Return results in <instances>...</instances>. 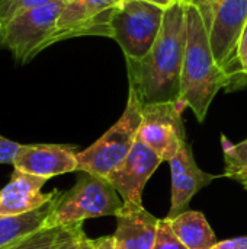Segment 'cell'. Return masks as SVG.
<instances>
[{
	"mask_svg": "<svg viewBox=\"0 0 247 249\" xmlns=\"http://www.w3.org/2000/svg\"><path fill=\"white\" fill-rule=\"evenodd\" d=\"M22 144L0 136V163H13Z\"/></svg>",
	"mask_w": 247,
	"mask_h": 249,
	"instance_id": "cell-22",
	"label": "cell"
},
{
	"mask_svg": "<svg viewBox=\"0 0 247 249\" xmlns=\"http://www.w3.org/2000/svg\"><path fill=\"white\" fill-rule=\"evenodd\" d=\"M185 108L179 101L143 105V120L137 137L162 160H172L186 144L182 120Z\"/></svg>",
	"mask_w": 247,
	"mask_h": 249,
	"instance_id": "cell-8",
	"label": "cell"
},
{
	"mask_svg": "<svg viewBox=\"0 0 247 249\" xmlns=\"http://www.w3.org/2000/svg\"><path fill=\"white\" fill-rule=\"evenodd\" d=\"M92 248L93 249H121V247L116 244L114 236H102L99 239L92 241Z\"/></svg>",
	"mask_w": 247,
	"mask_h": 249,
	"instance_id": "cell-25",
	"label": "cell"
},
{
	"mask_svg": "<svg viewBox=\"0 0 247 249\" xmlns=\"http://www.w3.org/2000/svg\"><path fill=\"white\" fill-rule=\"evenodd\" d=\"M143 120V104L130 89L121 118L92 146L77 153V171L106 178L131 152Z\"/></svg>",
	"mask_w": 247,
	"mask_h": 249,
	"instance_id": "cell-3",
	"label": "cell"
},
{
	"mask_svg": "<svg viewBox=\"0 0 247 249\" xmlns=\"http://www.w3.org/2000/svg\"><path fill=\"white\" fill-rule=\"evenodd\" d=\"M114 238L121 249H153L160 219L143 206H127L118 212Z\"/></svg>",
	"mask_w": 247,
	"mask_h": 249,
	"instance_id": "cell-14",
	"label": "cell"
},
{
	"mask_svg": "<svg viewBox=\"0 0 247 249\" xmlns=\"http://www.w3.org/2000/svg\"><path fill=\"white\" fill-rule=\"evenodd\" d=\"M153 249H188L175 235V232L170 228L169 219H160L157 236Z\"/></svg>",
	"mask_w": 247,
	"mask_h": 249,
	"instance_id": "cell-21",
	"label": "cell"
},
{
	"mask_svg": "<svg viewBox=\"0 0 247 249\" xmlns=\"http://www.w3.org/2000/svg\"><path fill=\"white\" fill-rule=\"evenodd\" d=\"M125 0H71L63 9L49 45L82 35L111 36L112 12Z\"/></svg>",
	"mask_w": 247,
	"mask_h": 249,
	"instance_id": "cell-9",
	"label": "cell"
},
{
	"mask_svg": "<svg viewBox=\"0 0 247 249\" xmlns=\"http://www.w3.org/2000/svg\"><path fill=\"white\" fill-rule=\"evenodd\" d=\"M186 47L185 4L175 1L165 10L160 34L141 60H127L130 89L143 105L179 101Z\"/></svg>",
	"mask_w": 247,
	"mask_h": 249,
	"instance_id": "cell-1",
	"label": "cell"
},
{
	"mask_svg": "<svg viewBox=\"0 0 247 249\" xmlns=\"http://www.w3.org/2000/svg\"><path fill=\"white\" fill-rule=\"evenodd\" d=\"M165 18V9L146 0H125L111 15L109 28L127 60L144 58L154 45Z\"/></svg>",
	"mask_w": 247,
	"mask_h": 249,
	"instance_id": "cell-6",
	"label": "cell"
},
{
	"mask_svg": "<svg viewBox=\"0 0 247 249\" xmlns=\"http://www.w3.org/2000/svg\"><path fill=\"white\" fill-rule=\"evenodd\" d=\"M169 222L178 239L188 249H211L217 244V236L201 212L186 210Z\"/></svg>",
	"mask_w": 247,
	"mask_h": 249,
	"instance_id": "cell-16",
	"label": "cell"
},
{
	"mask_svg": "<svg viewBox=\"0 0 247 249\" xmlns=\"http://www.w3.org/2000/svg\"><path fill=\"white\" fill-rule=\"evenodd\" d=\"M163 160L138 137L128 156L106 177L127 206H143V191Z\"/></svg>",
	"mask_w": 247,
	"mask_h": 249,
	"instance_id": "cell-10",
	"label": "cell"
},
{
	"mask_svg": "<svg viewBox=\"0 0 247 249\" xmlns=\"http://www.w3.org/2000/svg\"><path fill=\"white\" fill-rule=\"evenodd\" d=\"M226 174L224 177L230 178L234 174L242 172L247 168V139L240 143H231L226 136L221 137Z\"/></svg>",
	"mask_w": 247,
	"mask_h": 249,
	"instance_id": "cell-17",
	"label": "cell"
},
{
	"mask_svg": "<svg viewBox=\"0 0 247 249\" xmlns=\"http://www.w3.org/2000/svg\"><path fill=\"white\" fill-rule=\"evenodd\" d=\"M237 60H239V66L242 70V74L247 79V23L242 32L240 41H239V47H237Z\"/></svg>",
	"mask_w": 247,
	"mask_h": 249,
	"instance_id": "cell-23",
	"label": "cell"
},
{
	"mask_svg": "<svg viewBox=\"0 0 247 249\" xmlns=\"http://www.w3.org/2000/svg\"><path fill=\"white\" fill-rule=\"evenodd\" d=\"M146 1H148V3H151V4H156V6H159V7H162V9H167V7H170L175 1H178V0H146Z\"/></svg>",
	"mask_w": 247,
	"mask_h": 249,
	"instance_id": "cell-28",
	"label": "cell"
},
{
	"mask_svg": "<svg viewBox=\"0 0 247 249\" xmlns=\"http://www.w3.org/2000/svg\"><path fill=\"white\" fill-rule=\"evenodd\" d=\"M211 249H247V236H240V238H233V239L217 242Z\"/></svg>",
	"mask_w": 247,
	"mask_h": 249,
	"instance_id": "cell-24",
	"label": "cell"
},
{
	"mask_svg": "<svg viewBox=\"0 0 247 249\" xmlns=\"http://www.w3.org/2000/svg\"><path fill=\"white\" fill-rule=\"evenodd\" d=\"M186 47L181 74L179 102L191 108L202 123L215 95L224 88H236L234 79L217 63L205 22L199 10L185 6Z\"/></svg>",
	"mask_w": 247,
	"mask_h": 249,
	"instance_id": "cell-2",
	"label": "cell"
},
{
	"mask_svg": "<svg viewBox=\"0 0 247 249\" xmlns=\"http://www.w3.org/2000/svg\"><path fill=\"white\" fill-rule=\"evenodd\" d=\"M118 196L106 178L83 172L74 187L57 200L49 228H64L83 223L87 219L116 216L124 204Z\"/></svg>",
	"mask_w": 247,
	"mask_h": 249,
	"instance_id": "cell-4",
	"label": "cell"
},
{
	"mask_svg": "<svg viewBox=\"0 0 247 249\" xmlns=\"http://www.w3.org/2000/svg\"><path fill=\"white\" fill-rule=\"evenodd\" d=\"M178 1L183 3L185 6H194L199 10V13H202L208 7L211 0H178Z\"/></svg>",
	"mask_w": 247,
	"mask_h": 249,
	"instance_id": "cell-26",
	"label": "cell"
},
{
	"mask_svg": "<svg viewBox=\"0 0 247 249\" xmlns=\"http://www.w3.org/2000/svg\"><path fill=\"white\" fill-rule=\"evenodd\" d=\"M51 1L55 0H0V26Z\"/></svg>",
	"mask_w": 247,
	"mask_h": 249,
	"instance_id": "cell-19",
	"label": "cell"
},
{
	"mask_svg": "<svg viewBox=\"0 0 247 249\" xmlns=\"http://www.w3.org/2000/svg\"><path fill=\"white\" fill-rule=\"evenodd\" d=\"M82 225L64 226L52 249H92V241L83 232Z\"/></svg>",
	"mask_w": 247,
	"mask_h": 249,
	"instance_id": "cell-20",
	"label": "cell"
},
{
	"mask_svg": "<svg viewBox=\"0 0 247 249\" xmlns=\"http://www.w3.org/2000/svg\"><path fill=\"white\" fill-rule=\"evenodd\" d=\"M230 179H233V181H236V182L242 184V185H243V187L247 190V168L246 169H243L242 172H239V174L231 175V177H230Z\"/></svg>",
	"mask_w": 247,
	"mask_h": 249,
	"instance_id": "cell-27",
	"label": "cell"
},
{
	"mask_svg": "<svg viewBox=\"0 0 247 249\" xmlns=\"http://www.w3.org/2000/svg\"><path fill=\"white\" fill-rule=\"evenodd\" d=\"M63 228H45L0 249H52Z\"/></svg>",
	"mask_w": 247,
	"mask_h": 249,
	"instance_id": "cell-18",
	"label": "cell"
},
{
	"mask_svg": "<svg viewBox=\"0 0 247 249\" xmlns=\"http://www.w3.org/2000/svg\"><path fill=\"white\" fill-rule=\"evenodd\" d=\"M64 1H71V0H64Z\"/></svg>",
	"mask_w": 247,
	"mask_h": 249,
	"instance_id": "cell-29",
	"label": "cell"
},
{
	"mask_svg": "<svg viewBox=\"0 0 247 249\" xmlns=\"http://www.w3.org/2000/svg\"><path fill=\"white\" fill-rule=\"evenodd\" d=\"M47 181V178L15 169L10 182L0 191V216L25 214L49 203L60 191L42 193V187Z\"/></svg>",
	"mask_w": 247,
	"mask_h": 249,
	"instance_id": "cell-13",
	"label": "cell"
},
{
	"mask_svg": "<svg viewBox=\"0 0 247 249\" xmlns=\"http://www.w3.org/2000/svg\"><path fill=\"white\" fill-rule=\"evenodd\" d=\"M201 15L217 63L234 79L236 86H243L247 79L239 66L237 47L247 23V0H211Z\"/></svg>",
	"mask_w": 247,
	"mask_h": 249,
	"instance_id": "cell-5",
	"label": "cell"
},
{
	"mask_svg": "<svg viewBox=\"0 0 247 249\" xmlns=\"http://www.w3.org/2000/svg\"><path fill=\"white\" fill-rule=\"evenodd\" d=\"M61 193L45 206L19 216H0V248L20 241L41 229L49 228V219Z\"/></svg>",
	"mask_w": 247,
	"mask_h": 249,
	"instance_id": "cell-15",
	"label": "cell"
},
{
	"mask_svg": "<svg viewBox=\"0 0 247 249\" xmlns=\"http://www.w3.org/2000/svg\"><path fill=\"white\" fill-rule=\"evenodd\" d=\"M66 4L67 1L64 0H55L1 25L0 48L7 50L17 63H28L49 47L58 18Z\"/></svg>",
	"mask_w": 247,
	"mask_h": 249,
	"instance_id": "cell-7",
	"label": "cell"
},
{
	"mask_svg": "<svg viewBox=\"0 0 247 249\" xmlns=\"http://www.w3.org/2000/svg\"><path fill=\"white\" fill-rule=\"evenodd\" d=\"M169 163L172 172V201L167 219L172 220L186 212L192 197L204 187L210 185L217 175L207 174L197 165L188 143Z\"/></svg>",
	"mask_w": 247,
	"mask_h": 249,
	"instance_id": "cell-11",
	"label": "cell"
},
{
	"mask_svg": "<svg viewBox=\"0 0 247 249\" xmlns=\"http://www.w3.org/2000/svg\"><path fill=\"white\" fill-rule=\"evenodd\" d=\"M92 249H93V248H92Z\"/></svg>",
	"mask_w": 247,
	"mask_h": 249,
	"instance_id": "cell-30",
	"label": "cell"
},
{
	"mask_svg": "<svg viewBox=\"0 0 247 249\" xmlns=\"http://www.w3.org/2000/svg\"><path fill=\"white\" fill-rule=\"evenodd\" d=\"M12 165L16 171L49 179L77 171V153L60 144H22Z\"/></svg>",
	"mask_w": 247,
	"mask_h": 249,
	"instance_id": "cell-12",
	"label": "cell"
}]
</instances>
